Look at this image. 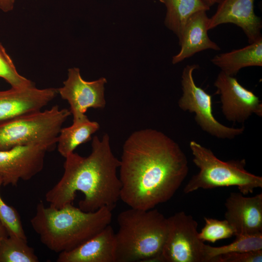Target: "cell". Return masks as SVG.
I'll return each instance as SVG.
<instances>
[{"label": "cell", "mask_w": 262, "mask_h": 262, "mask_svg": "<svg viewBox=\"0 0 262 262\" xmlns=\"http://www.w3.org/2000/svg\"><path fill=\"white\" fill-rule=\"evenodd\" d=\"M262 249L224 254L213 258L212 262H262Z\"/></svg>", "instance_id": "obj_25"}, {"label": "cell", "mask_w": 262, "mask_h": 262, "mask_svg": "<svg viewBox=\"0 0 262 262\" xmlns=\"http://www.w3.org/2000/svg\"><path fill=\"white\" fill-rule=\"evenodd\" d=\"M34 249L27 244V240L8 236L0 240V262H38Z\"/></svg>", "instance_id": "obj_20"}, {"label": "cell", "mask_w": 262, "mask_h": 262, "mask_svg": "<svg viewBox=\"0 0 262 262\" xmlns=\"http://www.w3.org/2000/svg\"><path fill=\"white\" fill-rule=\"evenodd\" d=\"M166 8L165 26L172 31L179 40L190 17L200 11L210 10L202 0H159Z\"/></svg>", "instance_id": "obj_19"}, {"label": "cell", "mask_w": 262, "mask_h": 262, "mask_svg": "<svg viewBox=\"0 0 262 262\" xmlns=\"http://www.w3.org/2000/svg\"><path fill=\"white\" fill-rule=\"evenodd\" d=\"M210 8L213 5L218 3L220 0H202Z\"/></svg>", "instance_id": "obj_28"}, {"label": "cell", "mask_w": 262, "mask_h": 262, "mask_svg": "<svg viewBox=\"0 0 262 262\" xmlns=\"http://www.w3.org/2000/svg\"><path fill=\"white\" fill-rule=\"evenodd\" d=\"M262 249V233L236 236V239L227 245L215 247L205 245V261L212 262L213 258L224 254Z\"/></svg>", "instance_id": "obj_21"}, {"label": "cell", "mask_w": 262, "mask_h": 262, "mask_svg": "<svg viewBox=\"0 0 262 262\" xmlns=\"http://www.w3.org/2000/svg\"><path fill=\"white\" fill-rule=\"evenodd\" d=\"M0 78L5 80L13 88H23L34 85L30 80L18 73L12 60L1 43H0Z\"/></svg>", "instance_id": "obj_24"}, {"label": "cell", "mask_w": 262, "mask_h": 262, "mask_svg": "<svg viewBox=\"0 0 262 262\" xmlns=\"http://www.w3.org/2000/svg\"><path fill=\"white\" fill-rule=\"evenodd\" d=\"M205 11H200L191 16L186 23L179 43L180 51L172 60L176 64L206 49L220 50L218 45L211 40L208 34L209 17Z\"/></svg>", "instance_id": "obj_16"}, {"label": "cell", "mask_w": 262, "mask_h": 262, "mask_svg": "<svg viewBox=\"0 0 262 262\" xmlns=\"http://www.w3.org/2000/svg\"><path fill=\"white\" fill-rule=\"evenodd\" d=\"M225 218L235 236L262 233V194L246 197L231 193L226 200Z\"/></svg>", "instance_id": "obj_13"}, {"label": "cell", "mask_w": 262, "mask_h": 262, "mask_svg": "<svg viewBox=\"0 0 262 262\" xmlns=\"http://www.w3.org/2000/svg\"><path fill=\"white\" fill-rule=\"evenodd\" d=\"M99 128L98 123L90 120L86 115L73 120L71 126L62 128L60 131L57 143L59 153L66 157L78 146L91 140L92 135Z\"/></svg>", "instance_id": "obj_18"}, {"label": "cell", "mask_w": 262, "mask_h": 262, "mask_svg": "<svg viewBox=\"0 0 262 262\" xmlns=\"http://www.w3.org/2000/svg\"><path fill=\"white\" fill-rule=\"evenodd\" d=\"M222 72L234 76L243 68L262 66V37L241 49L220 53L211 59Z\"/></svg>", "instance_id": "obj_17"}, {"label": "cell", "mask_w": 262, "mask_h": 262, "mask_svg": "<svg viewBox=\"0 0 262 262\" xmlns=\"http://www.w3.org/2000/svg\"><path fill=\"white\" fill-rule=\"evenodd\" d=\"M57 262H115V233L107 226L75 248L59 253Z\"/></svg>", "instance_id": "obj_15"}, {"label": "cell", "mask_w": 262, "mask_h": 262, "mask_svg": "<svg viewBox=\"0 0 262 262\" xmlns=\"http://www.w3.org/2000/svg\"><path fill=\"white\" fill-rule=\"evenodd\" d=\"M165 242L159 262H206L204 242L198 237L197 223L184 212L167 218Z\"/></svg>", "instance_id": "obj_8"}, {"label": "cell", "mask_w": 262, "mask_h": 262, "mask_svg": "<svg viewBox=\"0 0 262 262\" xmlns=\"http://www.w3.org/2000/svg\"><path fill=\"white\" fill-rule=\"evenodd\" d=\"M205 225L201 231L198 233V237L202 241L212 243L217 241L229 238L235 235L233 227L226 219H218L204 217Z\"/></svg>", "instance_id": "obj_22"}, {"label": "cell", "mask_w": 262, "mask_h": 262, "mask_svg": "<svg viewBox=\"0 0 262 262\" xmlns=\"http://www.w3.org/2000/svg\"><path fill=\"white\" fill-rule=\"evenodd\" d=\"M9 236L8 231L5 227L0 221V240Z\"/></svg>", "instance_id": "obj_27"}, {"label": "cell", "mask_w": 262, "mask_h": 262, "mask_svg": "<svg viewBox=\"0 0 262 262\" xmlns=\"http://www.w3.org/2000/svg\"><path fill=\"white\" fill-rule=\"evenodd\" d=\"M196 64L187 65L183 69L181 85L182 94L178 106L183 111L195 113L196 124L205 132L219 139H233L245 131L240 128L229 127L221 124L214 117L212 109V97L195 83L193 74L198 68Z\"/></svg>", "instance_id": "obj_7"}, {"label": "cell", "mask_w": 262, "mask_h": 262, "mask_svg": "<svg viewBox=\"0 0 262 262\" xmlns=\"http://www.w3.org/2000/svg\"><path fill=\"white\" fill-rule=\"evenodd\" d=\"M220 95L222 112L229 121L243 123L252 114L262 116V103L252 91L234 76L220 71L213 83Z\"/></svg>", "instance_id": "obj_9"}, {"label": "cell", "mask_w": 262, "mask_h": 262, "mask_svg": "<svg viewBox=\"0 0 262 262\" xmlns=\"http://www.w3.org/2000/svg\"><path fill=\"white\" fill-rule=\"evenodd\" d=\"M107 82L104 77L86 81L82 78L78 68L68 69L67 78L64 82V86L58 89V92L61 98L69 103L73 120L85 116L89 108H105L104 90Z\"/></svg>", "instance_id": "obj_10"}, {"label": "cell", "mask_w": 262, "mask_h": 262, "mask_svg": "<svg viewBox=\"0 0 262 262\" xmlns=\"http://www.w3.org/2000/svg\"><path fill=\"white\" fill-rule=\"evenodd\" d=\"M255 0H220L216 11L209 18L208 30L225 23H232L241 28L249 43L261 35L262 21L254 9Z\"/></svg>", "instance_id": "obj_14"}, {"label": "cell", "mask_w": 262, "mask_h": 262, "mask_svg": "<svg viewBox=\"0 0 262 262\" xmlns=\"http://www.w3.org/2000/svg\"><path fill=\"white\" fill-rule=\"evenodd\" d=\"M58 89L34 85L0 91V124L41 111L58 94Z\"/></svg>", "instance_id": "obj_12"}, {"label": "cell", "mask_w": 262, "mask_h": 262, "mask_svg": "<svg viewBox=\"0 0 262 262\" xmlns=\"http://www.w3.org/2000/svg\"><path fill=\"white\" fill-rule=\"evenodd\" d=\"M3 180L0 176V188ZM0 221L7 229L9 236H15L27 239L20 216L17 210L7 205L0 194Z\"/></svg>", "instance_id": "obj_23"}, {"label": "cell", "mask_w": 262, "mask_h": 262, "mask_svg": "<svg viewBox=\"0 0 262 262\" xmlns=\"http://www.w3.org/2000/svg\"><path fill=\"white\" fill-rule=\"evenodd\" d=\"M15 0H0V9L8 12L13 9Z\"/></svg>", "instance_id": "obj_26"}, {"label": "cell", "mask_w": 262, "mask_h": 262, "mask_svg": "<svg viewBox=\"0 0 262 262\" xmlns=\"http://www.w3.org/2000/svg\"><path fill=\"white\" fill-rule=\"evenodd\" d=\"M119 168L120 199L130 207L143 210L170 200L189 170L180 145L149 128L135 131L126 140Z\"/></svg>", "instance_id": "obj_1"}, {"label": "cell", "mask_w": 262, "mask_h": 262, "mask_svg": "<svg viewBox=\"0 0 262 262\" xmlns=\"http://www.w3.org/2000/svg\"><path fill=\"white\" fill-rule=\"evenodd\" d=\"M71 115L58 105L0 124V150L16 146L38 145L52 150L62 126Z\"/></svg>", "instance_id": "obj_6"}, {"label": "cell", "mask_w": 262, "mask_h": 262, "mask_svg": "<svg viewBox=\"0 0 262 262\" xmlns=\"http://www.w3.org/2000/svg\"><path fill=\"white\" fill-rule=\"evenodd\" d=\"M194 164L199 169L183 189L187 194L199 189L236 186L244 195L252 193L262 187V177L246 169V160L225 162L217 158L213 152L194 140L189 143Z\"/></svg>", "instance_id": "obj_5"}, {"label": "cell", "mask_w": 262, "mask_h": 262, "mask_svg": "<svg viewBox=\"0 0 262 262\" xmlns=\"http://www.w3.org/2000/svg\"><path fill=\"white\" fill-rule=\"evenodd\" d=\"M110 143L107 133L101 139L95 135L88 156L74 152L65 158L61 179L45 195L49 206L58 209L73 203L76 193L81 192L84 198L79 207L82 210L94 212L104 207L113 210L120 199V160Z\"/></svg>", "instance_id": "obj_2"}, {"label": "cell", "mask_w": 262, "mask_h": 262, "mask_svg": "<svg viewBox=\"0 0 262 262\" xmlns=\"http://www.w3.org/2000/svg\"><path fill=\"white\" fill-rule=\"evenodd\" d=\"M117 219L115 262H158L167 234V218L154 208L130 207Z\"/></svg>", "instance_id": "obj_4"}, {"label": "cell", "mask_w": 262, "mask_h": 262, "mask_svg": "<svg viewBox=\"0 0 262 262\" xmlns=\"http://www.w3.org/2000/svg\"><path fill=\"white\" fill-rule=\"evenodd\" d=\"M112 219V211L108 208L94 212H85L73 203L60 208L46 207L40 201L31 226L41 242L56 253L67 251L92 237Z\"/></svg>", "instance_id": "obj_3"}, {"label": "cell", "mask_w": 262, "mask_h": 262, "mask_svg": "<svg viewBox=\"0 0 262 262\" xmlns=\"http://www.w3.org/2000/svg\"><path fill=\"white\" fill-rule=\"evenodd\" d=\"M47 151V147L38 145L0 150V176L3 186H16L19 180H30L40 172Z\"/></svg>", "instance_id": "obj_11"}]
</instances>
